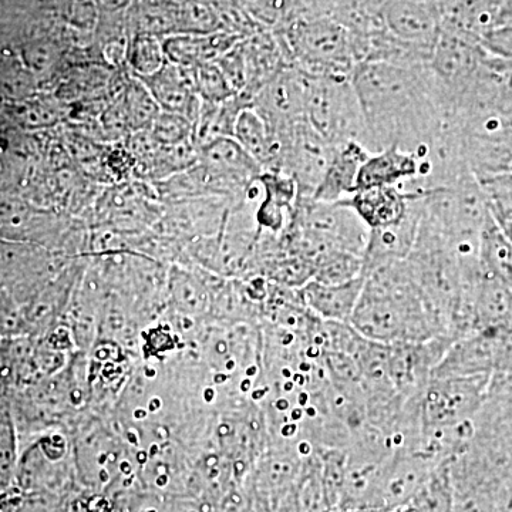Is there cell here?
Returning a JSON list of instances; mask_svg holds the SVG:
<instances>
[{"mask_svg":"<svg viewBox=\"0 0 512 512\" xmlns=\"http://www.w3.org/2000/svg\"><path fill=\"white\" fill-rule=\"evenodd\" d=\"M370 154L397 147L417 156L446 126L448 111L427 64L417 67L359 63L353 70Z\"/></svg>","mask_w":512,"mask_h":512,"instance_id":"6da1fadb","label":"cell"},{"mask_svg":"<svg viewBox=\"0 0 512 512\" xmlns=\"http://www.w3.org/2000/svg\"><path fill=\"white\" fill-rule=\"evenodd\" d=\"M363 278L362 295L350 319L360 336L384 345L454 339L427 305L407 259L376 266Z\"/></svg>","mask_w":512,"mask_h":512,"instance_id":"7a4b0ae2","label":"cell"},{"mask_svg":"<svg viewBox=\"0 0 512 512\" xmlns=\"http://www.w3.org/2000/svg\"><path fill=\"white\" fill-rule=\"evenodd\" d=\"M292 66L311 76L352 77L357 66L353 36L329 16H303L288 32Z\"/></svg>","mask_w":512,"mask_h":512,"instance_id":"3957f363","label":"cell"},{"mask_svg":"<svg viewBox=\"0 0 512 512\" xmlns=\"http://www.w3.org/2000/svg\"><path fill=\"white\" fill-rule=\"evenodd\" d=\"M305 116L309 126L330 146L349 141L362 144L365 121L350 77L309 74Z\"/></svg>","mask_w":512,"mask_h":512,"instance_id":"277c9868","label":"cell"},{"mask_svg":"<svg viewBox=\"0 0 512 512\" xmlns=\"http://www.w3.org/2000/svg\"><path fill=\"white\" fill-rule=\"evenodd\" d=\"M491 376L430 377L420 394L421 430L453 429L474 420Z\"/></svg>","mask_w":512,"mask_h":512,"instance_id":"5b68a950","label":"cell"},{"mask_svg":"<svg viewBox=\"0 0 512 512\" xmlns=\"http://www.w3.org/2000/svg\"><path fill=\"white\" fill-rule=\"evenodd\" d=\"M487 52L471 37L441 29L427 67L448 111L476 76Z\"/></svg>","mask_w":512,"mask_h":512,"instance_id":"8992f818","label":"cell"},{"mask_svg":"<svg viewBox=\"0 0 512 512\" xmlns=\"http://www.w3.org/2000/svg\"><path fill=\"white\" fill-rule=\"evenodd\" d=\"M384 29L430 59L441 32L439 0H377Z\"/></svg>","mask_w":512,"mask_h":512,"instance_id":"52a82bcc","label":"cell"},{"mask_svg":"<svg viewBox=\"0 0 512 512\" xmlns=\"http://www.w3.org/2000/svg\"><path fill=\"white\" fill-rule=\"evenodd\" d=\"M333 151L335 147L326 143L306 120L285 133L282 173L296 181L298 197L313 198L328 170Z\"/></svg>","mask_w":512,"mask_h":512,"instance_id":"ba28073f","label":"cell"},{"mask_svg":"<svg viewBox=\"0 0 512 512\" xmlns=\"http://www.w3.org/2000/svg\"><path fill=\"white\" fill-rule=\"evenodd\" d=\"M423 218L419 191H414L406 215L393 225L370 229L369 239L363 252V274L376 266L389 262L404 261L412 254Z\"/></svg>","mask_w":512,"mask_h":512,"instance_id":"9c48e42d","label":"cell"},{"mask_svg":"<svg viewBox=\"0 0 512 512\" xmlns=\"http://www.w3.org/2000/svg\"><path fill=\"white\" fill-rule=\"evenodd\" d=\"M441 29L481 43L501 25V0H439Z\"/></svg>","mask_w":512,"mask_h":512,"instance_id":"30bf717a","label":"cell"},{"mask_svg":"<svg viewBox=\"0 0 512 512\" xmlns=\"http://www.w3.org/2000/svg\"><path fill=\"white\" fill-rule=\"evenodd\" d=\"M363 284V276L345 284H322L312 279L302 286L301 299L303 305L319 319L326 322L350 323L362 295Z\"/></svg>","mask_w":512,"mask_h":512,"instance_id":"8fae6325","label":"cell"},{"mask_svg":"<svg viewBox=\"0 0 512 512\" xmlns=\"http://www.w3.org/2000/svg\"><path fill=\"white\" fill-rule=\"evenodd\" d=\"M413 197L414 191L403 190L399 185H386L353 192L346 200L367 228L375 229L402 220Z\"/></svg>","mask_w":512,"mask_h":512,"instance_id":"7c38bea8","label":"cell"},{"mask_svg":"<svg viewBox=\"0 0 512 512\" xmlns=\"http://www.w3.org/2000/svg\"><path fill=\"white\" fill-rule=\"evenodd\" d=\"M369 156V151L356 141L336 146L313 200L336 202L349 198L356 191L360 168Z\"/></svg>","mask_w":512,"mask_h":512,"instance_id":"4fadbf2b","label":"cell"},{"mask_svg":"<svg viewBox=\"0 0 512 512\" xmlns=\"http://www.w3.org/2000/svg\"><path fill=\"white\" fill-rule=\"evenodd\" d=\"M417 174L419 163L416 157L392 146L379 153L370 154L360 168L356 191L386 185H402L414 180Z\"/></svg>","mask_w":512,"mask_h":512,"instance_id":"5bb4252c","label":"cell"},{"mask_svg":"<svg viewBox=\"0 0 512 512\" xmlns=\"http://www.w3.org/2000/svg\"><path fill=\"white\" fill-rule=\"evenodd\" d=\"M478 265L483 274L512 288V241L491 215L481 231Z\"/></svg>","mask_w":512,"mask_h":512,"instance_id":"9a60e30c","label":"cell"},{"mask_svg":"<svg viewBox=\"0 0 512 512\" xmlns=\"http://www.w3.org/2000/svg\"><path fill=\"white\" fill-rule=\"evenodd\" d=\"M141 82L158 106L167 110V113L181 114L191 106V84L181 74L177 66H163L153 76L140 77Z\"/></svg>","mask_w":512,"mask_h":512,"instance_id":"2e32d148","label":"cell"},{"mask_svg":"<svg viewBox=\"0 0 512 512\" xmlns=\"http://www.w3.org/2000/svg\"><path fill=\"white\" fill-rule=\"evenodd\" d=\"M451 457L433 468L412 500L407 504L412 512H451L454 488L450 474Z\"/></svg>","mask_w":512,"mask_h":512,"instance_id":"e0dca14e","label":"cell"},{"mask_svg":"<svg viewBox=\"0 0 512 512\" xmlns=\"http://www.w3.org/2000/svg\"><path fill=\"white\" fill-rule=\"evenodd\" d=\"M360 276H363L362 256L345 251H330L316 261L313 281L345 284Z\"/></svg>","mask_w":512,"mask_h":512,"instance_id":"ac0fdd59","label":"cell"},{"mask_svg":"<svg viewBox=\"0 0 512 512\" xmlns=\"http://www.w3.org/2000/svg\"><path fill=\"white\" fill-rule=\"evenodd\" d=\"M491 217L497 224L512 220V173L474 175Z\"/></svg>","mask_w":512,"mask_h":512,"instance_id":"d6986e66","label":"cell"},{"mask_svg":"<svg viewBox=\"0 0 512 512\" xmlns=\"http://www.w3.org/2000/svg\"><path fill=\"white\" fill-rule=\"evenodd\" d=\"M194 87H197L207 103H224L237 96L220 67L214 64H201L194 77Z\"/></svg>","mask_w":512,"mask_h":512,"instance_id":"ffe728a7","label":"cell"},{"mask_svg":"<svg viewBox=\"0 0 512 512\" xmlns=\"http://www.w3.org/2000/svg\"><path fill=\"white\" fill-rule=\"evenodd\" d=\"M130 62L138 77L153 76L164 66V49L154 37H137L130 52Z\"/></svg>","mask_w":512,"mask_h":512,"instance_id":"44dd1931","label":"cell"},{"mask_svg":"<svg viewBox=\"0 0 512 512\" xmlns=\"http://www.w3.org/2000/svg\"><path fill=\"white\" fill-rule=\"evenodd\" d=\"M157 101L153 99L151 93L146 90V86L130 87L127 96V111L131 123L136 127L146 126L147 123H153L160 116L158 113Z\"/></svg>","mask_w":512,"mask_h":512,"instance_id":"7402d4cb","label":"cell"},{"mask_svg":"<svg viewBox=\"0 0 512 512\" xmlns=\"http://www.w3.org/2000/svg\"><path fill=\"white\" fill-rule=\"evenodd\" d=\"M154 138L167 147L180 146L190 134V123L181 114H160L154 121Z\"/></svg>","mask_w":512,"mask_h":512,"instance_id":"603a6c76","label":"cell"},{"mask_svg":"<svg viewBox=\"0 0 512 512\" xmlns=\"http://www.w3.org/2000/svg\"><path fill=\"white\" fill-rule=\"evenodd\" d=\"M67 19L77 29H92L96 25V0H74Z\"/></svg>","mask_w":512,"mask_h":512,"instance_id":"cb8c5ba5","label":"cell"},{"mask_svg":"<svg viewBox=\"0 0 512 512\" xmlns=\"http://www.w3.org/2000/svg\"><path fill=\"white\" fill-rule=\"evenodd\" d=\"M73 2L74 0H43L47 8L52 9L53 12L59 13V15L64 16V18H67V15H69Z\"/></svg>","mask_w":512,"mask_h":512,"instance_id":"d4e9b609","label":"cell"},{"mask_svg":"<svg viewBox=\"0 0 512 512\" xmlns=\"http://www.w3.org/2000/svg\"><path fill=\"white\" fill-rule=\"evenodd\" d=\"M501 25L512 26V0H501Z\"/></svg>","mask_w":512,"mask_h":512,"instance_id":"484cf974","label":"cell"},{"mask_svg":"<svg viewBox=\"0 0 512 512\" xmlns=\"http://www.w3.org/2000/svg\"><path fill=\"white\" fill-rule=\"evenodd\" d=\"M498 225H500L501 229H503L504 231V234L507 235V237L510 238L512 241V220L505 221L503 222V224Z\"/></svg>","mask_w":512,"mask_h":512,"instance_id":"4316f807","label":"cell"}]
</instances>
